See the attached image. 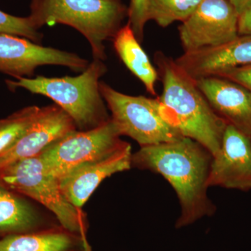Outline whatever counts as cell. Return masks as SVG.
<instances>
[{"instance_id":"obj_1","label":"cell","mask_w":251,"mask_h":251,"mask_svg":"<svg viewBox=\"0 0 251 251\" xmlns=\"http://www.w3.org/2000/svg\"><path fill=\"white\" fill-rule=\"evenodd\" d=\"M212 155L188 138L142 147L132 155V167L163 176L174 188L181 205L177 228L210 216L216 207L207 196V179Z\"/></svg>"},{"instance_id":"obj_2","label":"cell","mask_w":251,"mask_h":251,"mask_svg":"<svg viewBox=\"0 0 251 251\" xmlns=\"http://www.w3.org/2000/svg\"><path fill=\"white\" fill-rule=\"evenodd\" d=\"M163 83L158 97L168 120L180 134L201 144L212 155L219 152L227 123L203 95L196 81L164 54H156Z\"/></svg>"},{"instance_id":"obj_3","label":"cell","mask_w":251,"mask_h":251,"mask_svg":"<svg viewBox=\"0 0 251 251\" xmlns=\"http://www.w3.org/2000/svg\"><path fill=\"white\" fill-rule=\"evenodd\" d=\"M106 72L103 61L94 59L77 76L38 75L5 82L10 90L23 88L52 99L72 118L77 130L85 131L98 128L111 119L100 92V79Z\"/></svg>"},{"instance_id":"obj_4","label":"cell","mask_w":251,"mask_h":251,"mask_svg":"<svg viewBox=\"0 0 251 251\" xmlns=\"http://www.w3.org/2000/svg\"><path fill=\"white\" fill-rule=\"evenodd\" d=\"M128 10L115 0H32L30 16L40 29L48 25H67L85 36L94 59H106L105 41L122 27Z\"/></svg>"},{"instance_id":"obj_5","label":"cell","mask_w":251,"mask_h":251,"mask_svg":"<svg viewBox=\"0 0 251 251\" xmlns=\"http://www.w3.org/2000/svg\"><path fill=\"white\" fill-rule=\"evenodd\" d=\"M0 185L39 203L63 228L87 240V215L66 199L58 179L48 173L40 155L0 169Z\"/></svg>"},{"instance_id":"obj_6","label":"cell","mask_w":251,"mask_h":251,"mask_svg":"<svg viewBox=\"0 0 251 251\" xmlns=\"http://www.w3.org/2000/svg\"><path fill=\"white\" fill-rule=\"evenodd\" d=\"M100 92L122 136L130 137L140 148L184 138L168 120L159 99L127 95L103 81Z\"/></svg>"},{"instance_id":"obj_7","label":"cell","mask_w":251,"mask_h":251,"mask_svg":"<svg viewBox=\"0 0 251 251\" xmlns=\"http://www.w3.org/2000/svg\"><path fill=\"white\" fill-rule=\"evenodd\" d=\"M121 133L110 119L94 129L74 130L50 145L40 153L46 170L57 179L73 168L123 147Z\"/></svg>"},{"instance_id":"obj_8","label":"cell","mask_w":251,"mask_h":251,"mask_svg":"<svg viewBox=\"0 0 251 251\" xmlns=\"http://www.w3.org/2000/svg\"><path fill=\"white\" fill-rule=\"evenodd\" d=\"M239 14L229 0H203L179 27L185 52L215 47L239 36Z\"/></svg>"},{"instance_id":"obj_9","label":"cell","mask_w":251,"mask_h":251,"mask_svg":"<svg viewBox=\"0 0 251 251\" xmlns=\"http://www.w3.org/2000/svg\"><path fill=\"white\" fill-rule=\"evenodd\" d=\"M90 62L78 54L45 47L26 38L0 34V73L18 79L31 77L38 67L62 66L83 72Z\"/></svg>"},{"instance_id":"obj_10","label":"cell","mask_w":251,"mask_h":251,"mask_svg":"<svg viewBox=\"0 0 251 251\" xmlns=\"http://www.w3.org/2000/svg\"><path fill=\"white\" fill-rule=\"evenodd\" d=\"M131 147L126 143L111 153L85 162L59 178L61 191L75 207L82 209L105 178L132 167Z\"/></svg>"},{"instance_id":"obj_11","label":"cell","mask_w":251,"mask_h":251,"mask_svg":"<svg viewBox=\"0 0 251 251\" xmlns=\"http://www.w3.org/2000/svg\"><path fill=\"white\" fill-rule=\"evenodd\" d=\"M207 186L251 190V138L232 125L226 126L221 149L213 156Z\"/></svg>"},{"instance_id":"obj_12","label":"cell","mask_w":251,"mask_h":251,"mask_svg":"<svg viewBox=\"0 0 251 251\" xmlns=\"http://www.w3.org/2000/svg\"><path fill=\"white\" fill-rule=\"evenodd\" d=\"M75 130L72 118L58 105L41 107L35 121L25 133L0 153V169L38 156L50 145Z\"/></svg>"},{"instance_id":"obj_13","label":"cell","mask_w":251,"mask_h":251,"mask_svg":"<svg viewBox=\"0 0 251 251\" xmlns=\"http://www.w3.org/2000/svg\"><path fill=\"white\" fill-rule=\"evenodd\" d=\"M175 62L195 80L218 76L229 69L251 64V35L197 50L185 52Z\"/></svg>"},{"instance_id":"obj_14","label":"cell","mask_w":251,"mask_h":251,"mask_svg":"<svg viewBox=\"0 0 251 251\" xmlns=\"http://www.w3.org/2000/svg\"><path fill=\"white\" fill-rule=\"evenodd\" d=\"M214 111L244 134L251 138V93L242 85L213 76L196 80Z\"/></svg>"},{"instance_id":"obj_15","label":"cell","mask_w":251,"mask_h":251,"mask_svg":"<svg viewBox=\"0 0 251 251\" xmlns=\"http://www.w3.org/2000/svg\"><path fill=\"white\" fill-rule=\"evenodd\" d=\"M34 202L0 185V237L61 226L50 219Z\"/></svg>"},{"instance_id":"obj_16","label":"cell","mask_w":251,"mask_h":251,"mask_svg":"<svg viewBox=\"0 0 251 251\" xmlns=\"http://www.w3.org/2000/svg\"><path fill=\"white\" fill-rule=\"evenodd\" d=\"M0 251H92L88 240L62 227L0 237Z\"/></svg>"},{"instance_id":"obj_17","label":"cell","mask_w":251,"mask_h":251,"mask_svg":"<svg viewBox=\"0 0 251 251\" xmlns=\"http://www.w3.org/2000/svg\"><path fill=\"white\" fill-rule=\"evenodd\" d=\"M112 41L115 51L126 67L143 82L149 93L156 95L155 85L158 72L140 46L129 23L119 29Z\"/></svg>"},{"instance_id":"obj_18","label":"cell","mask_w":251,"mask_h":251,"mask_svg":"<svg viewBox=\"0 0 251 251\" xmlns=\"http://www.w3.org/2000/svg\"><path fill=\"white\" fill-rule=\"evenodd\" d=\"M203 0H149L148 21L162 27L176 21L184 22L196 11Z\"/></svg>"},{"instance_id":"obj_19","label":"cell","mask_w":251,"mask_h":251,"mask_svg":"<svg viewBox=\"0 0 251 251\" xmlns=\"http://www.w3.org/2000/svg\"><path fill=\"white\" fill-rule=\"evenodd\" d=\"M36 105L25 107L4 119H0V153L4 152L31 126L40 111Z\"/></svg>"},{"instance_id":"obj_20","label":"cell","mask_w":251,"mask_h":251,"mask_svg":"<svg viewBox=\"0 0 251 251\" xmlns=\"http://www.w3.org/2000/svg\"><path fill=\"white\" fill-rule=\"evenodd\" d=\"M39 29L30 16L17 17L0 10V34L21 36L40 44L43 34Z\"/></svg>"},{"instance_id":"obj_21","label":"cell","mask_w":251,"mask_h":251,"mask_svg":"<svg viewBox=\"0 0 251 251\" xmlns=\"http://www.w3.org/2000/svg\"><path fill=\"white\" fill-rule=\"evenodd\" d=\"M149 0H130L128 9V23L137 39L141 42L143 39L144 29L148 21Z\"/></svg>"},{"instance_id":"obj_22","label":"cell","mask_w":251,"mask_h":251,"mask_svg":"<svg viewBox=\"0 0 251 251\" xmlns=\"http://www.w3.org/2000/svg\"><path fill=\"white\" fill-rule=\"evenodd\" d=\"M242 85L251 93V64L234 68L218 75Z\"/></svg>"},{"instance_id":"obj_23","label":"cell","mask_w":251,"mask_h":251,"mask_svg":"<svg viewBox=\"0 0 251 251\" xmlns=\"http://www.w3.org/2000/svg\"><path fill=\"white\" fill-rule=\"evenodd\" d=\"M238 32L239 36L251 35V2L239 15Z\"/></svg>"},{"instance_id":"obj_24","label":"cell","mask_w":251,"mask_h":251,"mask_svg":"<svg viewBox=\"0 0 251 251\" xmlns=\"http://www.w3.org/2000/svg\"><path fill=\"white\" fill-rule=\"evenodd\" d=\"M229 1H230L231 4L234 6L239 15L251 2V0H229Z\"/></svg>"},{"instance_id":"obj_25","label":"cell","mask_w":251,"mask_h":251,"mask_svg":"<svg viewBox=\"0 0 251 251\" xmlns=\"http://www.w3.org/2000/svg\"><path fill=\"white\" fill-rule=\"evenodd\" d=\"M115 1H120V0H115Z\"/></svg>"}]
</instances>
